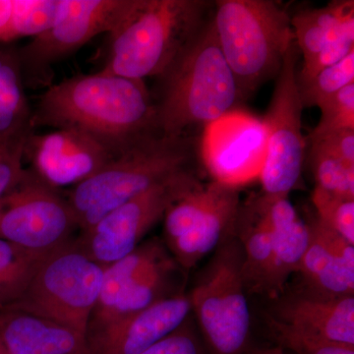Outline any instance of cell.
Returning a JSON list of instances; mask_svg holds the SVG:
<instances>
[{"instance_id": "ac0fdd59", "label": "cell", "mask_w": 354, "mask_h": 354, "mask_svg": "<svg viewBox=\"0 0 354 354\" xmlns=\"http://www.w3.org/2000/svg\"><path fill=\"white\" fill-rule=\"evenodd\" d=\"M239 207V188L232 187L215 208L201 216L188 232L165 245L180 269H192L234 234Z\"/></svg>"}, {"instance_id": "e575fe53", "label": "cell", "mask_w": 354, "mask_h": 354, "mask_svg": "<svg viewBox=\"0 0 354 354\" xmlns=\"http://www.w3.org/2000/svg\"><path fill=\"white\" fill-rule=\"evenodd\" d=\"M307 225L312 236L315 237L326 249L337 256L348 268L354 270V244L324 225L317 218L307 223Z\"/></svg>"}, {"instance_id": "d4e9b609", "label": "cell", "mask_w": 354, "mask_h": 354, "mask_svg": "<svg viewBox=\"0 0 354 354\" xmlns=\"http://www.w3.org/2000/svg\"><path fill=\"white\" fill-rule=\"evenodd\" d=\"M58 0H0V44L34 38L50 27Z\"/></svg>"}, {"instance_id": "9a60e30c", "label": "cell", "mask_w": 354, "mask_h": 354, "mask_svg": "<svg viewBox=\"0 0 354 354\" xmlns=\"http://www.w3.org/2000/svg\"><path fill=\"white\" fill-rule=\"evenodd\" d=\"M271 230L272 258L266 293L274 297L285 288L291 274L298 272L309 243V228L288 197L256 196Z\"/></svg>"}, {"instance_id": "2e32d148", "label": "cell", "mask_w": 354, "mask_h": 354, "mask_svg": "<svg viewBox=\"0 0 354 354\" xmlns=\"http://www.w3.org/2000/svg\"><path fill=\"white\" fill-rule=\"evenodd\" d=\"M272 316L309 334L354 346V295L330 297L308 291L283 300Z\"/></svg>"}, {"instance_id": "52a82bcc", "label": "cell", "mask_w": 354, "mask_h": 354, "mask_svg": "<svg viewBox=\"0 0 354 354\" xmlns=\"http://www.w3.org/2000/svg\"><path fill=\"white\" fill-rule=\"evenodd\" d=\"M104 272L71 239L44 256L24 295L9 310L43 317L86 337Z\"/></svg>"}, {"instance_id": "74e56055", "label": "cell", "mask_w": 354, "mask_h": 354, "mask_svg": "<svg viewBox=\"0 0 354 354\" xmlns=\"http://www.w3.org/2000/svg\"><path fill=\"white\" fill-rule=\"evenodd\" d=\"M286 354H291V353H286Z\"/></svg>"}, {"instance_id": "ba28073f", "label": "cell", "mask_w": 354, "mask_h": 354, "mask_svg": "<svg viewBox=\"0 0 354 354\" xmlns=\"http://www.w3.org/2000/svg\"><path fill=\"white\" fill-rule=\"evenodd\" d=\"M133 4L134 0H58L50 27L17 48L26 87L50 86L55 64L95 37L109 34Z\"/></svg>"}, {"instance_id": "836d02e7", "label": "cell", "mask_w": 354, "mask_h": 354, "mask_svg": "<svg viewBox=\"0 0 354 354\" xmlns=\"http://www.w3.org/2000/svg\"><path fill=\"white\" fill-rule=\"evenodd\" d=\"M310 147L319 149L354 167V129H342L308 140Z\"/></svg>"}, {"instance_id": "484cf974", "label": "cell", "mask_w": 354, "mask_h": 354, "mask_svg": "<svg viewBox=\"0 0 354 354\" xmlns=\"http://www.w3.org/2000/svg\"><path fill=\"white\" fill-rule=\"evenodd\" d=\"M46 255L0 239V312L18 304Z\"/></svg>"}, {"instance_id": "8fae6325", "label": "cell", "mask_w": 354, "mask_h": 354, "mask_svg": "<svg viewBox=\"0 0 354 354\" xmlns=\"http://www.w3.org/2000/svg\"><path fill=\"white\" fill-rule=\"evenodd\" d=\"M194 171L183 172L106 214L77 243L91 259L106 268L134 251L164 218L176 198L199 184Z\"/></svg>"}, {"instance_id": "4dcf8cb0", "label": "cell", "mask_w": 354, "mask_h": 354, "mask_svg": "<svg viewBox=\"0 0 354 354\" xmlns=\"http://www.w3.org/2000/svg\"><path fill=\"white\" fill-rule=\"evenodd\" d=\"M318 108L322 115L307 140L337 130L354 129V83L342 88Z\"/></svg>"}, {"instance_id": "603a6c76", "label": "cell", "mask_w": 354, "mask_h": 354, "mask_svg": "<svg viewBox=\"0 0 354 354\" xmlns=\"http://www.w3.org/2000/svg\"><path fill=\"white\" fill-rule=\"evenodd\" d=\"M298 272L304 279L309 292L314 295L330 297L354 295V270L330 253L311 234Z\"/></svg>"}, {"instance_id": "30bf717a", "label": "cell", "mask_w": 354, "mask_h": 354, "mask_svg": "<svg viewBox=\"0 0 354 354\" xmlns=\"http://www.w3.org/2000/svg\"><path fill=\"white\" fill-rule=\"evenodd\" d=\"M78 230L66 198L29 169L0 199V239L39 254L71 241Z\"/></svg>"}, {"instance_id": "4fadbf2b", "label": "cell", "mask_w": 354, "mask_h": 354, "mask_svg": "<svg viewBox=\"0 0 354 354\" xmlns=\"http://www.w3.org/2000/svg\"><path fill=\"white\" fill-rule=\"evenodd\" d=\"M115 155L94 137L75 129L32 132L24 146V162L39 180L59 191L87 180Z\"/></svg>"}, {"instance_id": "f1b7e54d", "label": "cell", "mask_w": 354, "mask_h": 354, "mask_svg": "<svg viewBox=\"0 0 354 354\" xmlns=\"http://www.w3.org/2000/svg\"><path fill=\"white\" fill-rule=\"evenodd\" d=\"M310 160L315 177V187L335 196L354 199V167L319 149L310 147Z\"/></svg>"}, {"instance_id": "cb8c5ba5", "label": "cell", "mask_w": 354, "mask_h": 354, "mask_svg": "<svg viewBox=\"0 0 354 354\" xmlns=\"http://www.w3.org/2000/svg\"><path fill=\"white\" fill-rule=\"evenodd\" d=\"M232 187L216 181L200 183L176 198L162 218L165 245L185 234L201 216L215 208Z\"/></svg>"}, {"instance_id": "3957f363", "label": "cell", "mask_w": 354, "mask_h": 354, "mask_svg": "<svg viewBox=\"0 0 354 354\" xmlns=\"http://www.w3.org/2000/svg\"><path fill=\"white\" fill-rule=\"evenodd\" d=\"M200 148L199 135L171 137L160 133L116 155L67 194L81 234L133 198L183 172L194 171Z\"/></svg>"}, {"instance_id": "8992f818", "label": "cell", "mask_w": 354, "mask_h": 354, "mask_svg": "<svg viewBox=\"0 0 354 354\" xmlns=\"http://www.w3.org/2000/svg\"><path fill=\"white\" fill-rule=\"evenodd\" d=\"M239 239L230 235L191 290V312L209 354H245L251 317Z\"/></svg>"}, {"instance_id": "7a4b0ae2", "label": "cell", "mask_w": 354, "mask_h": 354, "mask_svg": "<svg viewBox=\"0 0 354 354\" xmlns=\"http://www.w3.org/2000/svg\"><path fill=\"white\" fill-rule=\"evenodd\" d=\"M158 80L153 102L158 131L165 136L204 132L241 100L211 18Z\"/></svg>"}, {"instance_id": "7c38bea8", "label": "cell", "mask_w": 354, "mask_h": 354, "mask_svg": "<svg viewBox=\"0 0 354 354\" xmlns=\"http://www.w3.org/2000/svg\"><path fill=\"white\" fill-rule=\"evenodd\" d=\"M200 152L212 181L239 188L259 178L266 153L262 120L232 111L204 130Z\"/></svg>"}, {"instance_id": "5b68a950", "label": "cell", "mask_w": 354, "mask_h": 354, "mask_svg": "<svg viewBox=\"0 0 354 354\" xmlns=\"http://www.w3.org/2000/svg\"><path fill=\"white\" fill-rule=\"evenodd\" d=\"M241 100L277 78L295 44L290 16L272 0H218L211 17Z\"/></svg>"}, {"instance_id": "9c48e42d", "label": "cell", "mask_w": 354, "mask_h": 354, "mask_svg": "<svg viewBox=\"0 0 354 354\" xmlns=\"http://www.w3.org/2000/svg\"><path fill=\"white\" fill-rule=\"evenodd\" d=\"M298 48L292 44L277 76L271 104L262 120L266 153L259 179L262 194L288 197L301 178L306 140L302 134V111L297 80Z\"/></svg>"}, {"instance_id": "4316f807", "label": "cell", "mask_w": 354, "mask_h": 354, "mask_svg": "<svg viewBox=\"0 0 354 354\" xmlns=\"http://www.w3.org/2000/svg\"><path fill=\"white\" fill-rule=\"evenodd\" d=\"M268 326L279 348L291 354H354V346L309 334L268 317Z\"/></svg>"}, {"instance_id": "d6a6232c", "label": "cell", "mask_w": 354, "mask_h": 354, "mask_svg": "<svg viewBox=\"0 0 354 354\" xmlns=\"http://www.w3.org/2000/svg\"><path fill=\"white\" fill-rule=\"evenodd\" d=\"M26 140L0 145V199L12 189L24 174Z\"/></svg>"}, {"instance_id": "e0dca14e", "label": "cell", "mask_w": 354, "mask_h": 354, "mask_svg": "<svg viewBox=\"0 0 354 354\" xmlns=\"http://www.w3.org/2000/svg\"><path fill=\"white\" fill-rule=\"evenodd\" d=\"M0 339L8 354H90L83 335L18 310L0 312Z\"/></svg>"}, {"instance_id": "8d00e7d4", "label": "cell", "mask_w": 354, "mask_h": 354, "mask_svg": "<svg viewBox=\"0 0 354 354\" xmlns=\"http://www.w3.org/2000/svg\"><path fill=\"white\" fill-rule=\"evenodd\" d=\"M0 354H8L6 348H4L3 344H2L1 339H0Z\"/></svg>"}, {"instance_id": "f546056e", "label": "cell", "mask_w": 354, "mask_h": 354, "mask_svg": "<svg viewBox=\"0 0 354 354\" xmlns=\"http://www.w3.org/2000/svg\"><path fill=\"white\" fill-rule=\"evenodd\" d=\"M312 203L321 223L354 244V199L335 196L315 187Z\"/></svg>"}, {"instance_id": "44dd1931", "label": "cell", "mask_w": 354, "mask_h": 354, "mask_svg": "<svg viewBox=\"0 0 354 354\" xmlns=\"http://www.w3.org/2000/svg\"><path fill=\"white\" fill-rule=\"evenodd\" d=\"M234 235L241 247L246 290L266 292L272 268V234L256 197L241 204Z\"/></svg>"}, {"instance_id": "1f68e13d", "label": "cell", "mask_w": 354, "mask_h": 354, "mask_svg": "<svg viewBox=\"0 0 354 354\" xmlns=\"http://www.w3.org/2000/svg\"><path fill=\"white\" fill-rule=\"evenodd\" d=\"M141 354H209L193 323L188 318L171 334Z\"/></svg>"}, {"instance_id": "277c9868", "label": "cell", "mask_w": 354, "mask_h": 354, "mask_svg": "<svg viewBox=\"0 0 354 354\" xmlns=\"http://www.w3.org/2000/svg\"><path fill=\"white\" fill-rule=\"evenodd\" d=\"M205 0H134L106 34L101 71L133 80L162 76L207 22Z\"/></svg>"}, {"instance_id": "83f0119b", "label": "cell", "mask_w": 354, "mask_h": 354, "mask_svg": "<svg viewBox=\"0 0 354 354\" xmlns=\"http://www.w3.org/2000/svg\"><path fill=\"white\" fill-rule=\"evenodd\" d=\"M354 83V50L341 62L322 70L299 87L304 106H319L342 88Z\"/></svg>"}, {"instance_id": "5bb4252c", "label": "cell", "mask_w": 354, "mask_h": 354, "mask_svg": "<svg viewBox=\"0 0 354 354\" xmlns=\"http://www.w3.org/2000/svg\"><path fill=\"white\" fill-rule=\"evenodd\" d=\"M191 305L183 292L86 337L90 354H141L188 318Z\"/></svg>"}, {"instance_id": "7402d4cb", "label": "cell", "mask_w": 354, "mask_h": 354, "mask_svg": "<svg viewBox=\"0 0 354 354\" xmlns=\"http://www.w3.org/2000/svg\"><path fill=\"white\" fill-rule=\"evenodd\" d=\"M295 41L304 62L328 44L354 32V1H332L321 8L304 9L290 17Z\"/></svg>"}, {"instance_id": "ffe728a7", "label": "cell", "mask_w": 354, "mask_h": 354, "mask_svg": "<svg viewBox=\"0 0 354 354\" xmlns=\"http://www.w3.org/2000/svg\"><path fill=\"white\" fill-rule=\"evenodd\" d=\"M32 109L26 94V85L17 48L0 46V145L24 141L35 130Z\"/></svg>"}, {"instance_id": "6da1fadb", "label": "cell", "mask_w": 354, "mask_h": 354, "mask_svg": "<svg viewBox=\"0 0 354 354\" xmlns=\"http://www.w3.org/2000/svg\"><path fill=\"white\" fill-rule=\"evenodd\" d=\"M32 129H75L114 153L160 134L155 102L145 81L100 71L51 84L32 109Z\"/></svg>"}, {"instance_id": "d590c367", "label": "cell", "mask_w": 354, "mask_h": 354, "mask_svg": "<svg viewBox=\"0 0 354 354\" xmlns=\"http://www.w3.org/2000/svg\"><path fill=\"white\" fill-rule=\"evenodd\" d=\"M245 354H286V351L279 346H274V348H260V349H254L252 351H249V353H245Z\"/></svg>"}, {"instance_id": "d6986e66", "label": "cell", "mask_w": 354, "mask_h": 354, "mask_svg": "<svg viewBox=\"0 0 354 354\" xmlns=\"http://www.w3.org/2000/svg\"><path fill=\"white\" fill-rule=\"evenodd\" d=\"M179 269V266L171 257L133 281L120 291L109 307L92 314L86 337L135 315L160 300L181 292L176 288V274Z\"/></svg>"}]
</instances>
